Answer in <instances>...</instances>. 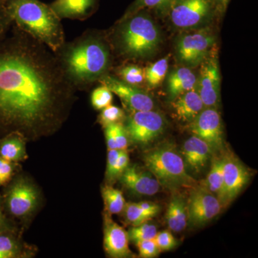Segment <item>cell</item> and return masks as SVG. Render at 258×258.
<instances>
[{"label":"cell","instance_id":"obj_1","mask_svg":"<svg viewBox=\"0 0 258 258\" xmlns=\"http://www.w3.org/2000/svg\"><path fill=\"white\" fill-rule=\"evenodd\" d=\"M0 42V128L47 133L63 121L76 90L49 47L13 24Z\"/></svg>","mask_w":258,"mask_h":258},{"label":"cell","instance_id":"obj_2","mask_svg":"<svg viewBox=\"0 0 258 258\" xmlns=\"http://www.w3.org/2000/svg\"><path fill=\"white\" fill-rule=\"evenodd\" d=\"M112 47L108 37L96 30H86L55 52L64 75L77 91H84L110 74Z\"/></svg>","mask_w":258,"mask_h":258},{"label":"cell","instance_id":"obj_3","mask_svg":"<svg viewBox=\"0 0 258 258\" xmlns=\"http://www.w3.org/2000/svg\"><path fill=\"white\" fill-rule=\"evenodd\" d=\"M108 39L115 53L125 60L152 57L161 41L160 30L146 10L120 18Z\"/></svg>","mask_w":258,"mask_h":258},{"label":"cell","instance_id":"obj_4","mask_svg":"<svg viewBox=\"0 0 258 258\" xmlns=\"http://www.w3.org/2000/svg\"><path fill=\"white\" fill-rule=\"evenodd\" d=\"M13 24L55 52L66 42L61 20L40 0H5Z\"/></svg>","mask_w":258,"mask_h":258},{"label":"cell","instance_id":"obj_5","mask_svg":"<svg viewBox=\"0 0 258 258\" xmlns=\"http://www.w3.org/2000/svg\"><path fill=\"white\" fill-rule=\"evenodd\" d=\"M144 161L148 171L155 176L161 186L179 188L195 184L185 168L182 157L169 144L149 151L144 154Z\"/></svg>","mask_w":258,"mask_h":258},{"label":"cell","instance_id":"obj_6","mask_svg":"<svg viewBox=\"0 0 258 258\" xmlns=\"http://www.w3.org/2000/svg\"><path fill=\"white\" fill-rule=\"evenodd\" d=\"M217 10L214 0H172L166 9L176 28H200L213 18Z\"/></svg>","mask_w":258,"mask_h":258},{"label":"cell","instance_id":"obj_7","mask_svg":"<svg viewBox=\"0 0 258 258\" xmlns=\"http://www.w3.org/2000/svg\"><path fill=\"white\" fill-rule=\"evenodd\" d=\"M215 35L208 29L181 35L176 44L177 60L184 67H198L215 50Z\"/></svg>","mask_w":258,"mask_h":258},{"label":"cell","instance_id":"obj_8","mask_svg":"<svg viewBox=\"0 0 258 258\" xmlns=\"http://www.w3.org/2000/svg\"><path fill=\"white\" fill-rule=\"evenodd\" d=\"M125 127L129 138L134 142L148 144L164 132L166 120L160 113L153 110L132 111Z\"/></svg>","mask_w":258,"mask_h":258},{"label":"cell","instance_id":"obj_9","mask_svg":"<svg viewBox=\"0 0 258 258\" xmlns=\"http://www.w3.org/2000/svg\"><path fill=\"white\" fill-rule=\"evenodd\" d=\"M220 67L216 52L214 50L200 64L195 90L201 98L205 108H215L220 101Z\"/></svg>","mask_w":258,"mask_h":258},{"label":"cell","instance_id":"obj_10","mask_svg":"<svg viewBox=\"0 0 258 258\" xmlns=\"http://www.w3.org/2000/svg\"><path fill=\"white\" fill-rule=\"evenodd\" d=\"M250 174L232 153L223 154V182L220 200L222 206L232 203L248 183Z\"/></svg>","mask_w":258,"mask_h":258},{"label":"cell","instance_id":"obj_11","mask_svg":"<svg viewBox=\"0 0 258 258\" xmlns=\"http://www.w3.org/2000/svg\"><path fill=\"white\" fill-rule=\"evenodd\" d=\"M186 208L190 225L201 226L215 218L221 211L222 206L215 195L201 186L191 191Z\"/></svg>","mask_w":258,"mask_h":258},{"label":"cell","instance_id":"obj_12","mask_svg":"<svg viewBox=\"0 0 258 258\" xmlns=\"http://www.w3.org/2000/svg\"><path fill=\"white\" fill-rule=\"evenodd\" d=\"M189 127L193 135L207 142L214 153L223 147L221 116L217 108H205Z\"/></svg>","mask_w":258,"mask_h":258},{"label":"cell","instance_id":"obj_13","mask_svg":"<svg viewBox=\"0 0 258 258\" xmlns=\"http://www.w3.org/2000/svg\"><path fill=\"white\" fill-rule=\"evenodd\" d=\"M111 92L119 97L124 106L131 111H150L154 109L152 97L137 86L127 84L113 75L108 74L99 81Z\"/></svg>","mask_w":258,"mask_h":258},{"label":"cell","instance_id":"obj_14","mask_svg":"<svg viewBox=\"0 0 258 258\" xmlns=\"http://www.w3.org/2000/svg\"><path fill=\"white\" fill-rule=\"evenodd\" d=\"M214 152L207 142L196 136L185 141L181 157L186 171L193 174H200L205 169Z\"/></svg>","mask_w":258,"mask_h":258},{"label":"cell","instance_id":"obj_15","mask_svg":"<svg viewBox=\"0 0 258 258\" xmlns=\"http://www.w3.org/2000/svg\"><path fill=\"white\" fill-rule=\"evenodd\" d=\"M37 200V192L33 186L26 181H18L8 191L7 205L13 215L24 217L33 210Z\"/></svg>","mask_w":258,"mask_h":258},{"label":"cell","instance_id":"obj_16","mask_svg":"<svg viewBox=\"0 0 258 258\" xmlns=\"http://www.w3.org/2000/svg\"><path fill=\"white\" fill-rule=\"evenodd\" d=\"M120 180L127 189L139 195L152 196L160 189L161 184L150 171L141 170L136 166H128Z\"/></svg>","mask_w":258,"mask_h":258},{"label":"cell","instance_id":"obj_17","mask_svg":"<svg viewBox=\"0 0 258 258\" xmlns=\"http://www.w3.org/2000/svg\"><path fill=\"white\" fill-rule=\"evenodd\" d=\"M98 0H54L50 8L60 20H87L96 12Z\"/></svg>","mask_w":258,"mask_h":258},{"label":"cell","instance_id":"obj_18","mask_svg":"<svg viewBox=\"0 0 258 258\" xmlns=\"http://www.w3.org/2000/svg\"><path fill=\"white\" fill-rule=\"evenodd\" d=\"M128 234L119 225L111 219L106 220L104 228V248L112 257H131L132 252L128 247Z\"/></svg>","mask_w":258,"mask_h":258},{"label":"cell","instance_id":"obj_19","mask_svg":"<svg viewBox=\"0 0 258 258\" xmlns=\"http://www.w3.org/2000/svg\"><path fill=\"white\" fill-rule=\"evenodd\" d=\"M171 102L174 117L182 123H191L205 109L203 101L196 90L186 91Z\"/></svg>","mask_w":258,"mask_h":258},{"label":"cell","instance_id":"obj_20","mask_svg":"<svg viewBox=\"0 0 258 258\" xmlns=\"http://www.w3.org/2000/svg\"><path fill=\"white\" fill-rule=\"evenodd\" d=\"M197 76L191 69L180 67L173 70L167 77V91L170 101L186 91L195 89Z\"/></svg>","mask_w":258,"mask_h":258},{"label":"cell","instance_id":"obj_21","mask_svg":"<svg viewBox=\"0 0 258 258\" xmlns=\"http://www.w3.org/2000/svg\"><path fill=\"white\" fill-rule=\"evenodd\" d=\"M168 227L173 232H181L188 223L187 208L181 196L173 197L168 206L166 215Z\"/></svg>","mask_w":258,"mask_h":258},{"label":"cell","instance_id":"obj_22","mask_svg":"<svg viewBox=\"0 0 258 258\" xmlns=\"http://www.w3.org/2000/svg\"><path fill=\"white\" fill-rule=\"evenodd\" d=\"M13 132L0 140V157L15 162L22 160L25 156V147L23 139Z\"/></svg>","mask_w":258,"mask_h":258},{"label":"cell","instance_id":"obj_23","mask_svg":"<svg viewBox=\"0 0 258 258\" xmlns=\"http://www.w3.org/2000/svg\"><path fill=\"white\" fill-rule=\"evenodd\" d=\"M223 182V155L212 157L211 167L203 186L220 198Z\"/></svg>","mask_w":258,"mask_h":258},{"label":"cell","instance_id":"obj_24","mask_svg":"<svg viewBox=\"0 0 258 258\" xmlns=\"http://www.w3.org/2000/svg\"><path fill=\"white\" fill-rule=\"evenodd\" d=\"M115 76L127 84L139 87L145 81L144 69L137 64H123L114 69Z\"/></svg>","mask_w":258,"mask_h":258},{"label":"cell","instance_id":"obj_25","mask_svg":"<svg viewBox=\"0 0 258 258\" xmlns=\"http://www.w3.org/2000/svg\"><path fill=\"white\" fill-rule=\"evenodd\" d=\"M169 69V56L151 64L144 69L145 80L150 87L159 86L165 79Z\"/></svg>","mask_w":258,"mask_h":258},{"label":"cell","instance_id":"obj_26","mask_svg":"<svg viewBox=\"0 0 258 258\" xmlns=\"http://www.w3.org/2000/svg\"><path fill=\"white\" fill-rule=\"evenodd\" d=\"M103 200L107 211L111 215L123 212L125 205V199L120 190L106 186L102 190Z\"/></svg>","mask_w":258,"mask_h":258},{"label":"cell","instance_id":"obj_27","mask_svg":"<svg viewBox=\"0 0 258 258\" xmlns=\"http://www.w3.org/2000/svg\"><path fill=\"white\" fill-rule=\"evenodd\" d=\"M171 2L172 0H135L121 18H127L142 10L152 9L165 13Z\"/></svg>","mask_w":258,"mask_h":258},{"label":"cell","instance_id":"obj_28","mask_svg":"<svg viewBox=\"0 0 258 258\" xmlns=\"http://www.w3.org/2000/svg\"><path fill=\"white\" fill-rule=\"evenodd\" d=\"M123 211L125 220L133 226L140 225L154 217L152 214L142 210L137 203H125Z\"/></svg>","mask_w":258,"mask_h":258},{"label":"cell","instance_id":"obj_29","mask_svg":"<svg viewBox=\"0 0 258 258\" xmlns=\"http://www.w3.org/2000/svg\"><path fill=\"white\" fill-rule=\"evenodd\" d=\"M157 229L153 224L148 223L147 222L134 226L128 231L129 240L134 242L140 240H152L157 234Z\"/></svg>","mask_w":258,"mask_h":258},{"label":"cell","instance_id":"obj_30","mask_svg":"<svg viewBox=\"0 0 258 258\" xmlns=\"http://www.w3.org/2000/svg\"><path fill=\"white\" fill-rule=\"evenodd\" d=\"M113 93L105 85L101 86L93 90L91 96V104L96 110H102L112 103L113 99Z\"/></svg>","mask_w":258,"mask_h":258},{"label":"cell","instance_id":"obj_31","mask_svg":"<svg viewBox=\"0 0 258 258\" xmlns=\"http://www.w3.org/2000/svg\"><path fill=\"white\" fill-rule=\"evenodd\" d=\"M124 117V111L121 108L111 104L101 110L98 120L103 127H106L113 123H121Z\"/></svg>","mask_w":258,"mask_h":258},{"label":"cell","instance_id":"obj_32","mask_svg":"<svg viewBox=\"0 0 258 258\" xmlns=\"http://www.w3.org/2000/svg\"><path fill=\"white\" fill-rule=\"evenodd\" d=\"M138 247L139 255L143 258L156 257L161 252L154 239L152 240H140L135 242Z\"/></svg>","mask_w":258,"mask_h":258},{"label":"cell","instance_id":"obj_33","mask_svg":"<svg viewBox=\"0 0 258 258\" xmlns=\"http://www.w3.org/2000/svg\"><path fill=\"white\" fill-rule=\"evenodd\" d=\"M18 247L14 240L8 235H0V258L15 257Z\"/></svg>","mask_w":258,"mask_h":258},{"label":"cell","instance_id":"obj_34","mask_svg":"<svg viewBox=\"0 0 258 258\" xmlns=\"http://www.w3.org/2000/svg\"><path fill=\"white\" fill-rule=\"evenodd\" d=\"M154 240L161 251L171 250L175 247L176 244L174 236L167 230L157 232Z\"/></svg>","mask_w":258,"mask_h":258},{"label":"cell","instance_id":"obj_35","mask_svg":"<svg viewBox=\"0 0 258 258\" xmlns=\"http://www.w3.org/2000/svg\"><path fill=\"white\" fill-rule=\"evenodd\" d=\"M113 129L116 149L125 150L128 147L129 138L125 125L121 123H113Z\"/></svg>","mask_w":258,"mask_h":258},{"label":"cell","instance_id":"obj_36","mask_svg":"<svg viewBox=\"0 0 258 258\" xmlns=\"http://www.w3.org/2000/svg\"><path fill=\"white\" fill-rule=\"evenodd\" d=\"M13 26V21L7 13L4 5L0 4V42L8 36Z\"/></svg>","mask_w":258,"mask_h":258},{"label":"cell","instance_id":"obj_37","mask_svg":"<svg viewBox=\"0 0 258 258\" xmlns=\"http://www.w3.org/2000/svg\"><path fill=\"white\" fill-rule=\"evenodd\" d=\"M108 159H107L106 175L109 179H115V171L117 160L119 156L120 151L118 149L108 150Z\"/></svg>","mask_w":258,"mask_h":258},{"label":"cell","instance_id":"obj_38","mask_svg":"<svg viewBox=\"0 0 258 258\" xmlns=\"http://www.w3.org/2000/svg\"><path fill=\"white\" fill-rule=\"evenodd\" d=\"M13 170V162L0 157V186L9 181Z\"/></svg>","mask_w":258,"mask_h":258},{"label":"cell","instance_id":"obj_39","mask_svg":"<svg viewBox=\"0 0 258 258\" xmlns=\"http://www.w3.org/2000/svg\"><path fill=\"white\" fill-rule=\"evenodd\" d=\"M128 163L129 157L126 149H125V150H120L118 160H117L116 167H115V178H116L117 176L121 175L122 173L128 167Z\"/></svg>","mask_w":258,"mask_h":258},{"label":"cell","instance_id":"obj_40","mask_svg":"<svg viewBox=\"0 0 258 258\" xmlns=\"http://www.w3.org/2000/svg\"><path fill=\"white\" fill-rule=\"evenodd\" d=\"M137 204L144 211L149 212V213L154 215V216H156L159 211V207L155 203H152V202H141V203Z\"/></svg>","mask_w":258,"mask_h":258},{"label":"cell","instance_id":"obj_41","mask_svg":"<svg viewBox=\"0 0 258 258\" xmlns=\"http://www.w3.org/2000/svg\"><path fill=\"white\" fill-rule=\"evenodd\" d=\"M215 5H216L217 10L218 12H225L227 10V6H228L230 0H214Z\"/></svg>","mask_w":258,"mask_h":258},{"label":"cell","instance_id":"obj_42","mask_svg":"<svg viewBox=\"0 0 258 258\" xmlns=\"http://www.w3.org/2000/svg\"><path fill=\"white\" fill-rule=\"evenodd\" d=\"M4 225V220H3V214H2L1 209H0V229L3 227Z\"/></svg>","mask_w":258,"mask_h":258},{"label":"cell","instance_id":"obj_43","mask_svg":"<svg viewBox=\"0 0 258 258\" xmlns=\"http://www.w3.org/2000/svg\"><path fill=\"white\" fill-rule=\"evenodd\" d=\"M5 0H0V4L4 5Z\"/></svg>","mask_w":258,"mask_h":258}]
</instances>
